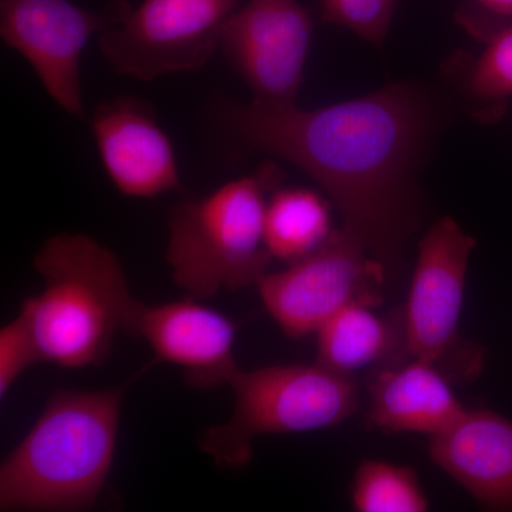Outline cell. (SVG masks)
<instances>
[{
    "instance_id": "cell-3",
    "label": "cell",
    "mask_w": 512,
    "mask_h": 512,
    "mask_svg": "<svg viewBox=\"0 0 512 512\" xmlns=\"http://www.w3.org/2000/svg\"><path fill=\"white\" fill-rule=\"evenodd\" d=\"M33 266L43 289L20 309L42 362L64 369L100 366L117 333H126L138 303L120 259L87 235L59 234L40 247Z\"/></svg>"
},
{
    "instance_id": "cell-10",
    "label": "cell",
    "mask_w": 512,
    "mask_h": 512,
    "mask_svg": "<svg viewBox=\"0 0 512 512\" xmlns=\"http://www.w3.org/2000/svg\"><path fill=\"white\" fill-rule=\"evenodd\" d=\"M313 22L298 0H249L222 29L220 49L256 103L296 104Z\"/></svg>"
},
{
    "instance_id": "cell-8",
    "label": "cell",
    "mask_w": 512,
    "mask_h": 512,
    "mask_svg": "<svg viewBox=\"0 0 512 512\" xmlns=\"http://www.w3.org/2000/svg\"><path fill=\"white\" fill-rule=\"evenodd\" d=\"M238 0H144L100 35L107 63L124 76L158 79L197 72L220 49L222 29Z\"/></svg>"
},
{
    "instance_id": "cell-6",
    "label": "cell",
    "mask_w": 512,
    "mask_h": 512,
    "mask_svg": "<svg viewBox=\"0 0 512 512\" xmlns=\"http://www.w3.org/2000/svg\"><path fill=\"white\" fill-rule=\"evenodd\" d=\"M476 239L453 218L434 222L421 238L402 308L410 356L439 367L451 382H468L484 367V350L460 333L467 269Z\"/></svg>"
},
{
    "instance_id": "cell-21",
    "label": "cell",
    "mask_w": 512,
    "mask_h": 512,
    "mask_svg": "<svg viewBox=\"0 0 512 512\" xmlns=\"http://www.w3.org/2000/svg\"><path fill=\"white\" fill-rule=\"evenodd\" d=\"M476 2L491 15L512 18V0H476Z\"/></svg>"
},
{
    "instance_id": "cell-1",
    "label": "cell",
    "mask_w": 512,
    "mask_h": 512,
    "mask_svg": "<svg viewBox=\"0 0 512 512\" xmlns=\"http://www.w3.org/2000/svg\"><path fill=\"white\" fill-rule=\"evenodd\" d=\"M220 117L249 147L316 181L342 227L392 271L412 225L414 174L430 127L419 94L389 86L315 110L224 101Z\"/></svg>"
},
{
    "instance_id": "cell-16",
    "label": "cell",
    "mask_w": 512,
    "mask_h": 512,
    "mask_svg": "<svg viewBox=\"0 0 512 512\" xmlns=\"http://www.w3.org/2000/svg\"><path fill=\"white\" fill-rule=\"evenodd\" d=\"M332 202L309 188H276L265 211V244L285 264L305 258L332 235Z\"/></svg>"
},
{
    "instance_id": "cell-12",
    "label": "cell",
    "mask_w": 512,
    "mask_h": 512,
    "mask_svg": "<svg viewBox=\"0 0 512 512\" xmlns=\"http://www.w3.org/2000/svg\"><path fill=\"white\" fill-rule=\"evenodd\" d=\"M92 128L104 170L121 194L156 198L180 190L173 144L143 101L121 97L100 104Z\"/></svg>"
},
{
    "instance_id": "cell-14",
    "label": "cell",
    "mask_w": 512,
    "mask_h": 512,
    "mask_svg": "<svg viewBox=\"0 0 512 512\" xmlns=\"http://www.w3.org/2000/svg\"><path fill=\"white\" fill-rule=\"evenodd\" d=\"M366 426L383 433L434 437L467 412L453 382L431 363L409 357L366 376Z\"/></svg>"
},
{
    "instance_id": "cell-15",
    "label": "cell",
    "mask_w": 512,
    "mask_h": 512,
    "mask_svg": "<svg viewBox=\"0 0 512 512\" xmlns=\"http://www.w3.org/2000/svg\"><path fill=\"white\" fill-rule=\"evenodd\" d=\"M376 306L352 305L332 316L316 332V363L355 377L409 359L403 311L376 312Z\"/></svg>"
},
{
    "instance_id": "cell-7",
    "label": "cell",
    "mask_w": 512,
    "mask_h": 512,
    "mask_svg": "<svg viewBox=\"0 0 512 512\" xmlns=\"http://www.w3.org/2000/svg\"><path fill=\"white\" fill-rule=\"evenodd\" d=\"M389 271L355 234L333 229L312 254L268 272L258 282L259 296L288 338L303 339L352 305L379 308Z\"/></svg>"
},
{
    "instance_id": "cell-20",
    "label": "cell",
    "mask_w": 512,
    "mask_h": 512,
    "mask_svg": "<svg viewBox=\"0 0 512 512\" xmlns=\"http://www.w3.org/2000/svg\"><path fill=\"white\" fill-rule=\"evenodd\" d=\"M42 362L35 332L28 315H19L0 330V397L5 399L13 384L30 366Z\"/></svg>"
},
{
    "instance_id": "cell-11",
    "label": "cell",
    "mask_w": 512,
    "mask_h": 512,
    "mask_svg": "<svg viewBox=\"0 0 512 512\" xmlns=\"http://www.w3.org/2000/svg\"><path fill=\"white\" fill-rule=\"evenodd\" d=\"M190 298L146 305L138 301L126 333L146 340L157 362L183 370L198 389L228 384L238 372L234 349L238 325L224 313Z\"/></svg>"
},
{
    "instance_id": "cell-4",
    "label": "cell",
    "mask_w": 512,
    "mask_h": 512,
    "mask_svg": "<svg viewBox=\"0 0 512 512\" xmlns=\"http://www.w3.org/2000/svg\"><path fill=\"white\" fill-rule=\"evenodd\" d=\"M279 183L281 173L268 164L174 208L165 259L187 296L207 301L256 286L268 274L274 258L265 244V211Z\"/></svg>"
},
{
    "instance_id": "cell-9",
    "label": "cell",
    "mask_w": 512,
    "mask_h": 512,
    "mask_svg": "<svg viewBox=\"0 0 512 512\" xmlns=\"http://www.w3.org/2000/svg\"><path fill=\"white\" fill-rule=\"evenodd\" d=\"M131 10L127 0H111L99 10L69 0H0V36L25 57L60 109L83 117L84 49L93 36L123 23Z\"/></svg>"
},
{
    "instance_id": "cell-13",
    "label": "cell",
    "mask_w": 512,
    "mask_h": 512,
    "mask_svg": "<svg viewBox=\"0 0 512 512\" xmlns=\"http://www.w3.org/2000/svg\"><path fill=\"white\" fill-rule=\"evenodd\" d=\"M429 454L485 510L512 511V421L503 414L467 410L430 437Z\"/></svg>"
},
{
    "instance_id": "cell-19",
    "label": "cell",
    "mask_w": 512,
    "mask_h": 512,
    "mask_svg": "<svg viewBox=\"0 0 512 512\" xmlns=\"http://www.w3.org/2000/svg\"><path fill=\"white\" fill-rule=\"evenodd\" d=\"M397 0H319L323 22L379 45L392 25Z\"/></svg>"
},
{
    "instance_id": "cell-18",
    "label": "cell",
    "mask_w": 512,
    "mask_h": 512,
    "mask_svg": "<svg viewBox=\"0 0 512 512\" xmlns=\"http://www.w3.org/2000/svg\"><path fill=\"white\" fill-rule=\"evenodd\" d=\"M467 87L478 100L512 97V26L498 30L488 40L468 74Z\"/></svg>"
},
{
    "instance_id": "cell-2",
    "label": "cell",
    "mask_w": 512,
    "mask_h": 512,
    "mask_svg": "<svg viewBox=\"0 0 512 512\" xmlns=\"http://www.w3.org/2000/svg\"><path fill=\"white\" fill-rule=\"evenodd\" d=\"M53 394L0 466V511L70 512L96 507L109 480L128 387Z\"/></svg>"
},
{
    "instance_id": "cell-5",
    "label": "cell",
    "mask_w": 512,
    "mask_h": 512,
    "mask_svg": "<svg viewBox=\"0 0 512 512\" xmlns=\"http://www.w3.org/2000/svg\"><path fill=\"white\" fill-rule=\"evenodd\" d=\"M228 386L234 392V412L225 423L202 431L198 440L202 453L221 468L247 466L256 437L330 429L359 407L355 377L316 362L239 367Z\"/></svg>"
},
{
    "instance_id": "cell-17",
    "label": "cell",
    "mask_w": 512,
    "mask_h": 512,
    "mask_svg": "<svg viewBox=\"0 0 512 512\" xmlns=\"http://www.w3.org/2000/svg\"><path fill=\"white\" fill-rule=\"evenodd\" d=\"M352 504L359 512H424L427 495L412 468L383 460H365L352 483Z\"/></svg>"
}]
</instances>
